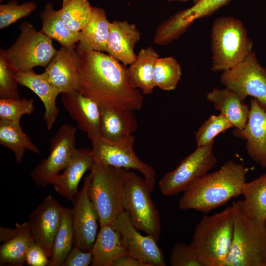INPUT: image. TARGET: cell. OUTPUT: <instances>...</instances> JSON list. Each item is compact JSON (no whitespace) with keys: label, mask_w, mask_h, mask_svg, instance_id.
<instances>
[{"label":"cell","mask_w":266,"mask_h":266,"mask_svg":"<svg viewBox=\"0 0 266 266\" xmlns=\"http://www.w3.org/2000/svg\"><path fill=\"white\" fill-rule=\"evenodd\" d=\"M15 228V235L0 245V266H23L29 248L35 242L28 221L16 224Z\"/></svg>","instance_id":"83f0119b"},{"label":"cell","mask_w":266,"mask_h":266,"mask_svg":"<svg viewBox=\"0 0 266 266\" xmlns=\"http://www.w3.org/2000/svg\"><path fill=\"white\" fill-rule=\"evenodd\" d=\"M214 143L197 147L174 169L166 173L159 182L162 194L166 196L177 195L207 174L217 162Z\"/></svg>","instance_id":"30bf717a"},{"label":"cell","mask_w":266,"mask_h":266,"mask_svg":"<svg viewBox=\"0 0 266 266\" xmlns=\"http://www.w3.org/2000/svg\"><path fill=\"white\" fill-rule=\"evenodd\" d=\"M90 180V173L84 179L81 189L71 200L74 245L85 251H91L98 233L99 223L97 213L89 195Z\"/></svg>","instance_id":"5bb4252c"},{"label":"cell","mask_w":266,"mask_h":266,"mask_svg":"<svg viewBox=\"0 0 266 266\" xmlns=\"http://www.w3.org/2000/svg\"><path fill=\"white\" fill-rule=\"evenodd\" d=\"M64 208L52 196L48 195L29 217L28 222L35 242L42 247L49 258Z\"/></svg>","instance_id":"2e32d148"},{"label":"cell","mask_w":266,"mask_h":266,"mask_svg":"<svg viewBox=\"0 0 266 266\" xmlns=\"http://www.w3.org/2000/svg\"><path fill=\"white\" fill-rule=\"evenodd\" d=\"M90 170L89 195L99 224L100 227L110 225L124 210L122 200L128 170L94 160Z\"/></svg>","instance_id":"8992f818"},{"label":"cell","mask_w":266,"mask_h":266,"mask_svg":"<svg viewBox=\"0 0 266 266\" xmlns=\"http://www.w3.org/2000/svg\"><path fill=\"white\" fill-rule=\"evenodd\" d=\"M42 28L40 31L61 46L72 47L76 45L80 39V32L68 30L62 21L59 10L54 9L51 3H47L40 14Z\"/></svg>","instance_id":"f1b7e54d"},{"label":"cell","mask_w":266,"mask_h":266,"mask_svg":"<svg viewBox=\"0 0 266 266\" xmlns=\"http://www.w3.org/2000/svg\"><path fill=\"white\" fill-rule=\"evenodd\" d=\"M111 266H150V265L138 259L125 255L118 258Z\"/></svg>","instance_id":"b9f144b4"},{"label":"cell","mask_w":266,"mask_h":266,"mask_svg":"<svg viewBox=\"0 0 266 266\" xmlns=\"http://www.w3.org/2000/svg\"><path fill=\"white\" fill-rule=\"evenodd\" d=\"M181 66L173 57H159L156 62L154 79L155 86L170 91L174 90L181 79Z\"/></svg>","instance_id":"836d02e7"},{"label":"cell","mask_w":266,"mask_h":266,"mask_svg":"<svg viewBox=\"0 0 266 266\" xmlns=\"http://www.w3.org/2000/svg\"><path fill=\"white\" fill-rule=\"evenodd\" d=\"M50 258L42 248L34 242L29 248L25 258V262L31 266H49Z\"/></svg>","instance_id":"60d3db41"},{"label":"cell","mask_w":266,"mask_h":266,"mask_svg":"<svg viewBox=\"0 0 266 266\" xmlns=\"http://www.w3.org/2000/svg\"><path fill=\"white\" fill-rule=\"evenodd\" d=\"M232 206L233 237L224 266H266V228L253 220L244 200Z\"/></svg>","instance_id":"277c9868"},{"label":"cell","mask_w":266,"mask_h":266,"mask_svg":"<svg viewBox=\"0 0 266 266\" xmlns=\"http://www.w3.org/2000/svg\"><path fill=\"white\" fill-rule=\"evenodd\" d=\"M15 41L8 49H0V55L17 71L46 67L58 51L52 39L26 21L21 23Z\"/></svg>","instance_id":"ba28073f"},{"label":"cell","mask_w":266,"mask_h":266,"mask_svg":"<svg viewBox=\"0 0 266 266\" xmlns=\"http://www.w3.org/2000/svg\"><path fill=\"white\" fill-rule=\"evenodd\" d=\"M93 7L88 0H62L60 16L69 30L79 32L90 19Z\"/></svg>","instance_id":"d6a6232c"},{"label":"cell","mask_w":266,"mask_h":266,"mask_svg":"<svg viewBox=\"0 0 266 266\" xmlns=\"http://www.w3.org/2000/svg\"><path fill=\"white\" fill-rule=\"evenodd\" d=\"M18 84L35 93L43 102L45 112L43 119L47 130L53 127L59 113L56 100L60 94L46 77L44 73L37 74L33 69L18 71L16 73Z\"/></svg>","instance_id":"7402d4cb"},{"label":"cell","mask_w":266,"mask_h":266,"mask_svg":"<svg viewBox=\"0 0 266 266\" xmlns=\"http://www.w3.org/2000/svg\"><path fill=\"white\" fill-rule=\"evenodd\" d=\"M79 66L76 45L61 46L43 73L52 86L62 94L79 90Z\"/></svg>","instance_id":"e0dca14e"},{"label":"cell","mask_w":266,"mask_h":266,"mask_svg":"<svg viewBox=\"0 0 266 266\" xmlns=\"http://www.w3.org/2000/svg\"><path fill=\"white\" fill-rule=\"evenodd\" d=\"M33 99H0V120L20 122L24 115H31L35 110Z\"/></svg>","instance_id":"d590c367"},{"label":"cell","mask_w":266,"mask_h":266,"mask_svg":"<svg viewBox=\"0 0 266 266\" xmlns=\"http://www.w3.org/2000/svg\"><path fill=\"white\" fill-rule=\"evenodd\" d=\"M169 262L171 266H202L190 244L182 242L172 247Z\"/></svg>","instance_id":"f35d334b"},{"label":"cell","mask_w":266,"mask_h":266,"mask_svg":"<svg viewBox=\"0 0 266 266\" xmlns=\"http://www.w3.org/2000/svg\"><path fill=\"white\" fill-rule=\"evenodd\" d=\"M76 49L79 58L80 92L99 106L141 109L143 97L130 85L126 66L102 52Z\"/></svg>","instance_id":"6da1fadb"},{"label":"cell","mask_w":266,"mask_h":266,"mask_svg":"<svg viewBox=\"0 0 266 266\" xmlns=\"http://www.w3.org/2000/svg\"><path fill=\"white\" fill-rule=\"evenodd\" d=\"M199 0H192V1H193L194 3H196L198 1H199Z\"/></svg>","instance_id":"f6af8a7d"},{"label":"cell","mask_w":266,"mask_h":266,"mask_svg":"<svg viewBox=\"0 0 266 266\" xmlns=\"http://www.w3.org/2000/svg\"><path fill=\"white\" fill-rule=\"evenodd\" d=\"M92 259L91 251H83L74 245L63 266H88L91 265Z\"/></svg>","instance_id":"ab89813d"},{"label":"cell","mask_w":266,"mask_h":266,"mask_svg":"<svg viewBox=\"0 0 266 266\" xmlns=\"http://www.w3.org/2000/svg\"><path fill=\"white\" fill-rule=\"evenodd\" d=\"M3 0H0V1L1 2Z\"/></svg>","instance_id":"bcb514c9"},{"label":"cell","mask_w":266,"mask_h":266,"mask_svg":"<svg viewBox=\"0 0 266 266\" xmlns=\"http://www.w3.org/2000/svg\"><path fill=\"white\" fill-rule=\"evenodd\" d=\"M220 80L242 101L250 96L266 110V67L259 63L255 52L233 67L222 71Z\"/></svg>","instance_id":"8fae6325"},{"label":"cell","mask_w":266,"mask_h":266,"mask_svg":"<svg viewBox=\"0 0 266 266\" xmlns=\"http://www.w3.org/2000/svg\"><path fill=\"white\" fill-rule=\"evenodd\" d=\"M211 70L223 71L243 61L252 52L253 42L241 21L222 16L213 22L210 33Z\"/></svg>","instance_id":"5b68a950"},{"label":"cell","mask_w":266,"mask_h":266,"mask_svg":"<svg viewBox=\"0 0 266 266\" xmlns=\"http://www.w3.org/2000/svg\"></svg>","instance_id":"7dc6e473"},{"label":"cell","mask_w":266,"mask_h":266,"mask_svg":"<svg viewBox=\"0 0 266 266\" xmlns=\"http://www.w3.org/2000/svg\"><path fill=\"white\" fill-rule=\"evenodd\" d=\"M206 98L213 104L216 110L226 117L233 128L238 130L244 128L250 107L244 103L236 93L226 87L221 89L215 88L207 93Z\"/></svg>","instance_id":"cb8c5ba5"},{"label":"cell","mask_w":266,"mask_h":266,"mask_svg":"<svg viewBox=\"0 0 266 266\" xmlns=\"http://www.w3.org/2000/svg\"><path fill=\"white\" fill-rule=\"evenodd\" d=\"M151 193L144 178L127 171L122 196L123 210L137 230L158 241L162 226L159 211L150 196Z\"/></svg>","instance_id":"52a82bcc"},{"label":"cell","mask_w":266,"mask_h":266,"mask_svg":"<svg viewBox=\"0 0 266 266\" xmlns=\"http://www.w3.org/2000/svg\"><path fill=\"white\" fill-rule=\"evenodd\" d=\"M231 128H233L232 125L222 113L218 115H211L195 133L197 147L214 142V138L218 134Z\"/></svg>","instance_id":"e575fe53"},{"label":"cell","mask_w":266,"mask_h":266,"mask_svg":"<svg viewBox=\"0 0 266 266\" xmlns=\"http://www.w3.org/2000/svg\"><path fill=\"white\" fill-rule=\"evenodd\" d=\"M247 122L242 130L234 129L233 135L246 141L249 157L264 168H266V110L256 100L250 99Z\"/></svg>","instance_id":"ac0fdd59"},{"label":"cell","mask_w":266,"mask_h":266,"mask_svg":"<svg viewBox=\"0 0 266 266\" xmlns=\"http://www.w3.org/2000/svg\"><path fill=\"white\" fill-rule=\"evenodd\" d=\"M232 206L204 215L196 226L189 244L202 266H224L232 242Z\"/></svg>","instance_id":"3957f363"},{"label":"cell","mask_w":266,"mask_h":266,"mask_svg":"<svg viewBox=\"0 0 266 266\" xmlns=\"http://www.w3.org/2000/svg\"><path fill=\"white\" fill-rule=\"evenodd\" d=\"M76 128L62 125L49 140V153L31 172V178L38 187H45L69 162L75 148Z\"/></svg>","instance_id":"7c38bea8"},{"label":"cell","mask_w":266,"mask_h":266,"mask_svg":"<svg viewBox=\"0 0 266 266\" xmlns=\"http://www.w3.org/2000/svg\"><path fill=\"white\" fill-rule=\"evenodd\" d=\"M242 195L252 218L259 226L266 228V172L250 182H245Z\"/></svg>","instance_id":"4dcf8cb0"},{"label":"cell","mask_w":266,"mask_h":266,"mask_svg":"<svg viewBox=\"0 0 266 266\" xmlns=\"http://www.w3.org/2000/svg\"><path fill=\"white\" fill-rule=\"evenodd\" d=\"M140 37L134 24L114 20L110 22L106 52L124 66H129L137 57L134 48Z\"/></svg>","instance_id":"44dd1931"},{"label":"cell","mask_w":266,"mask_h":266,"mask_svg":"<svg viewBox=\"0 0 266 266\" xmlns=\"http://www.w3.org/2000/svg\"><path fill=\"white\" fill-rule=\"evenodd\" d=\"M63 106L79 130L89 139L100 135V108L99 104L79 91L62 94Z\"/></svg>","instance_id":"d6986e66"},{"label":"cell","mask_w":266,"mask_h":266,"mask_svg":"<svg viewBox=\"0 0 266 266\" xmlns=\"http://www.w3.org/2000/svg\"><path fill=\"white\" fill-rule=\"evenodd\" d=\"M91 252L92 266H111L118 258L127 255L121 234L112 224L100 227Z\"/></svg>","instance_id":"d4e9b609"},{"label":"cell","mask_w":266,"mask_h":266,"mask_svg":"<svg viewBox=\"0 0 266 266\" xmlns=\"http://www.w3.org/2000/svg\"><path fill=\"white\" fill-rule=\"evenodd\" d=\"M16 228L9 227L0 228V241L5 242L13 237L16 233Z\"/></svg>","instance_id":"7bdbcfd3"},{"label":"cell","mask_w":266,"mask_h":266,"mask_svg":"<svg viewBox=\"0 0 266 266\" xmlns=\"http://www.w3.org/2000/svg\"><path fill=\"white\" fill-rule=\"evenodd\" d=\"M74 244V232L71 208L65 207L60 227L54 238L49 266H63Z\"/></svg>","instance_id":"1f68e13d"},{"label":"cell","mask_w":266,"mask_h":266,"mask_svg":"<svg viewBox=\"0 0 266 266\" xmlns=\"http://www.w3.org/2000/svg\"><path fill=\"white\" fill-rule=\"evenodd\" d=\"M37 7L34 1L19 4L16 0H11L0 5V29L5 28L18 20L27 17Z\"/></svg>","instance_id":"8d00e7d4"},{"label":"cell","mask_w":266,"mask_h":266,"mask_svg":"<svg viewBox=\"0 0 266 266\" xmlns=\"http://www.w3.org/2000/svg\"><path fill=\"white\" fill-rule=\"evenodd\" d=\"M159 57L152 47L142 49L134 62L126 67V73L131 86L139 89L144 95L151 94L155 86L154 79L155 65Z\"/></svg>","instance_id":"4316f807"},{"label":"cell","mask_w":266,"mask_h":266,"mask_svg":"<svg viewBox=\"0 0 266 266\" xmlns=\"http://www.w3.org/2000/svg\"><path fill=\"white\" fill-rule=\"evenodd\" d=\"M249 168L233 160L217 171L208 173L188 187L179 200L182 210L194 209L207 213L242 195Z\"/></svg>","instance_id":"7a4b0ae2"},{"label":"cell","mask_w":266,"mask_h":266,"mask_svg":"<svg viewBox=\"0 0 266 266\" xmlns=\"http://www.w3.org/2000/svg\"><path fill=\"white\" fill-rule=\"evenodd\" d=\"M93 162L92 149L76 148L62 173L52 178L50 184L59 195L71 201L79 191V184L82 177L87 171L90 170Z\"/></svg>","instance_id":"ffe728a7"},{"label":"cell","mask_w":266,"mask_h":266,"mask_svg":"<svg viewBox=\"0 0 266 266\" xmlns=\"http://www.w3.org/2000/svg\"><path fill=\"white\" fill-rule=\"evenodd\" d=\"M0 144L13 152L17 164L22 161L27 150L39 153L38 148L24 132L20 122L0 120Z\"/></svg>","instance_id":"f546056e"},{"label":"cell","mask_w":266,"mask_h":266,"mask_svg":"<svg viewBox=\"0 0 266 266\" xmlns=\"http://www.w3.org/2000/svg\"><path fill=\"white\" fill-rule=\"evenodd\" d=\"M100 135L118 141L132 135L138 125L133 111L114 106H100Z\"/></svg>","instance_id":"603a6c76"},{"label":"cell","mask_w":266,"mask_h":266,"mask_svg":"<svg viewBox=\"0 0 266 266\" xmlns=\"http://www.w3.org/2000/svg\"><path fill=\"white\" fill-rule=\"evenodd\" d=\"M110 24L105 10L93 7L90 19L80 32L76 48L82 51L106 52Z\"/></svg>","instance_id":"484cf974"},{"label":"cell","mask_w":266,"mask_h":266,"mask_svg":"<svg viewBox=\"0 0 266 266\" xmlns=\"http://www.w3.org/2000/svg\"><path fill=\"white\" fill-rule=\"evenodd\" d=\"M120 233L127 255L150 266H166L163 252L151 236L142 235L123 210L111 224Z\"/></svg>","instance_id":"9a60e30c"},{"label":"cell","mask_w":266,"mask_h":266,"mask_svg":"<svg viewBox=\"0 0 266 266\" xmlns=\"http://www.w3.org/2000/svg\"><path fill=\"white\" fill-rule=\"evenodd\" d=\"M167 0L168 1H177L185 2H187V1H190V0Z\"/></svg>","instance_id":"ee69618b"},{"label":"cell","mask_w":266,"mask_h":266,"mask_svg":"<svg viewBox=\"0 0 266 266\" xmlns=\"http://www.w3.org/2000/svg\"><path fill=\"white\" fill-rule=\"evenodd\" d=\"M94 160L104 165L137 170L143 176L152 192L156 173L152 166L142 161L134 151L133 135L118 141H111L100 135L90 139Z\"/></svg>","instance_id":"9c48e42d"},{"label":"cell","mask_w":266,"mask_h":266,"mask_svg":"<svg viewBox=\"0 0 266 266\" xmlns=\"http://www.w3.org/2000/svg\"><path fill=\"white\" fill-rule=\"evenodd\" d=\"M231 0H199L188 8L180 10L156 28L154 42L167 45L178 39L196 20L213 14Z\"/></svg>","instance_id":"4fadbf2b"},{"label":"cell","mask_w":266,"mask_h":266,"mask_svg":"<svg viewBox=\"0 0 266 266\" xmlns=\"http://www.w3.org/2000/svg\"><path fill=\"white\" fill-rule=\"evenodd\" d=\"M16 71L0 55V99H20Z\"/></svg>","instance_id":"74e56055"}]
</instances>
